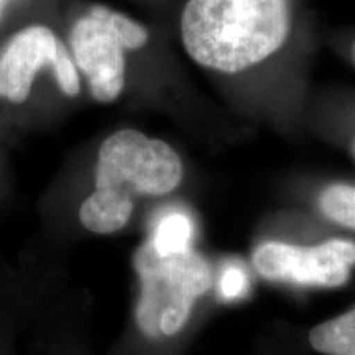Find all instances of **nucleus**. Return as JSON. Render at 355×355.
I'll list each match as a JSON object with an SVG mask.
<instances>
[{"mask_svg":"<svg viewBox=\"0 0 355 355\" xmlns=\"http://www.w3.org/2000/svg\"><path fill=\"white\" fill-rule=\"evenodd\" d=\"M306 115H318L322 121L343 122L349 128L350 153L355 158V91L339 89L322 94L313 92Z\"/></svg>","mask_w":355,"mask_h":355,"instance_id":"nucleus-9","label":"nucleus"},{"mask_svg":"<svg viewBox=\"0 0 355 355\" xmlns=\"http://www.w3.org/2000/svg\"><path fill=\"white\" fill-rule=\"evenodd\" d=\"M140 282L135 318L152 339L170 337L188 322L196 301L212 283L209 261L193 248L176 255H158L146 241L133 257Z\"/></svg>","mask_w":355,"mask_h":355,"instance_id":"nucleus-4","label":"nucleus"},{"mask_svg":"<svg viewBox=\"0 0 355 355\" xmlns=\"http://www.w3.org/2000/svg\"><path fill=\"white\" fill-rule=\"evenodd\" d=\"M331 44L337 55L343 56L355 69V28H349L344 30V32L332 35Z\"/></svg>","mask_w":355,"mask_h":355,"instance_id":"nucleus-12","label":"nucleus"},{"mask_svg":"<svg viewBox=\"0 0 355 355\" xmlns=\"http://www.w3.org/2000/svg\"><path fill=\"white\" fill-rule=\"evenodd\" d=\"M309 343L327 355H355V308L314 327Z\"/></svg>","mask_w":355,"mask_h":355,"instance_id":"nucleus-8","label":"nucleus"},{"mask_svg":"<svg viewBox=\"0 0 355 355\" xmlns=\"http://www.w3.org/2000/svg\"><path fill=\"white\" fill-rule=\"evenodd\" d=\"M176 35L235 110L275 125L306 117L318 42L308 0H183Z\"/></svg>","mask_w":355,"mask_h":355,"instance_id":"nucleus-1","label":"nucleus"},{"mask_svg":"<svg viewBox=\"0 0 355 355\" xmlns=\"http://www.w3.org/2000/svg\"><path fill=\"white\" fill-rule=\"evenodd\" d=\"M248 279L241 265H227L220 277V295L225 300L241 298L247 291Z\"/></svg>","mask_w":355,"mask_h":355,"instance_id":"nucleus-11","label":"nucleus"},{"mask_svg":"<svg viewBox=\"0 0 355 355\" xmlns=\"http://www.w3.org/2000/svg\"><path fill=\"white\" fill-rule=\"evenodd\" d=\"M252 263L273 282L336 288L347 282L355 266V243L343 239L311 247L265 242L254 252Z\"/></svg>","mask_w":355,"mask_h":355,"instance_id":"nucleus-6","label":"nucleus"},{"mask_svg":"<svg viewBox=\"0 0 355 355\" xmlns=\"http://www.w3.org/2000/svg\"><path fill=\"white\" fill-rule=\"evenodd\" d=\"M10 2H12V0H0V20H2L3 13H6L8 3H10Z\"/></svg>","mask_w":355,"mask_h":355,"instance_id":"nucleus-13","label":"nucleus"},{"mask_svg":"<svg viewBox=\"0 0 355 355\" xmlns=\"http://www.w3.org/2000/svg\"><path fill=\"white\" fill-rule=\"evenodd\" d=\"M152 42L144 21L96 3L71 26L68 48L92 99L114 104L127 89L128 56L148 50Z\"/></svg>","mask_w":355,"mask_h":355,"instance_id":"nucleus-3","label":"nucleus"},{"mask_svg":"<svg viewBox=\"0 0 355 355\" xmlns=\"http://www.w3.org/2000/svg\"><path fill=\"white\" fill-rule=\"evenodd\" d=\"M316 206L326 219L355 232V183L326 184L319 191Z\"/></svg>","mask_w":355,"mask_h":355,"instance_id":"nucleus-10","label":"nucleus"},{"mask_svg":"<svg viewBox=\"0 0 355 355\" xmlns=\"http://www.w3.org/2000/svg\"><path fill=\"white\" fill-rule=\"evenodd\" d=\"M43 69L53 71L58 87L66 97L79 96L83 79L68 44L50 26H24L0 51V99L24 104L32 96L35 81Z\"/></svg>","mask_w":355,"mask_h":355,"instance_id":"nucleus-5","label":"nucleus"},{"mask_svg":"<svg viewBox=\"0 0 355 355\" xmlns=\"http://www.w3.org/2000/svg\"><path fill=\"white\" fill-rule=\"evenodd\" d=\"M184 180V163L175 146L137 128H121L97 150L94 189L79 206L89 232L109 235L130 222L137 201L175 193Z\"/></svg>","mask_w":355,"mask_h":355,"instance_id":"nucleus-2","label":"nucleus"},{"mask_svg":"<svg viewBox=\"0 0 355 355\" xmlns=\"http://www.w3.org/2000/svg\"><path fill=\"white\" fill-rule=\"evenodd\" d=\"M193 235L194 224L191 217L184 211L173 209L157 220L148 242L158 255L168 257L191 250Z\"/></svg>","mask_w":355,"mask_h":355,"instance_id":"nucleus-7","label":"nucleus"}]
</instances>
